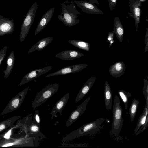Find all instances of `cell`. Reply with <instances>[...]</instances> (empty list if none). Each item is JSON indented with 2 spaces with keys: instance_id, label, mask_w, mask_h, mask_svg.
<instances>
[{
  "instance_id": "cell-8",
  "label": "cell",
  "mask_w": 148,
  "mask_h": 148,
  "mask_svg": "<svg viewBox=\"0 0 148 148\" xmlns=\"http://www.w3.org/2000/svg\"><path fill=\"white\" fill-rule=\"evenodd\" d=\"M90 99L89 97L73 111L70 115L66 123V126L69 127L72 125L85 112L87 105Z\"/></svg>"
},
{
  "instance_id": "cell-30",
  "label": "cell",
  "mask_w": 148,
  "mask_h": 148,
  "mask_svg": "<svg viewBox=\"0 0 148 148\" xmlns=\"http://www.w3.org/2000/svg\"><path fill=\"white\" fill-rule=\"evenodd\" d=\"M114 31L110 32L108 34L107 39L108 41L109 42V48L112 46V44L114 42Z\"/></svg>"
},
{
  "instance_id": "cell-29",
  "label": "cell",
  "mask_w": 148,
  "mask_h": 148,
  "mask_svg": "<svg viewBox=\"0 0 148 148\" xmlns=\"http://www.w3.org/2000/svg\"><path fill=\"white\" fill-rule=\"evenodd\" d=\"M7 48L8 47L5 46L0 50V65L6 56Z\"/></svg>"
},
{
  "instance_id": "cell-22",
  "label": "cell",
  "mask_w": 148,
  "mask_h": 148,
  "mask_svg": "<svg viewBox=\"0 0 148 148\" xmlns=\"http://www.w3.org/2000/svg\"><path fill=\"white\" fill-rule=\"evenodd\" d=\"M14 30V25L12 23L5 22L0 24V36L11 34Z\"/></svg>"
},
{
  "instance_id": "cell-19",
  "label": "cell",
  "mask_w": 148,
  "mask_h": 148,
  "mask_svg": "<svg viewBox=\"0 0 148 148\" xmlns=\"http://www.w3.org/2000/svg\"><path fill=\"white\" fill-rule=\"evenodd\" d=\"M113 26L114 28V33L115 34L117 39L120 42H122L125 32L123 26L118 17H115Z\"/></svg>"
},
{
  "instance_id": "cell-23",
  "label": "cell",
  "mask_w": 148,
  "mask_h": 148,
  "mask_svg": "<svg viewBox=\"0 0 148 148\" xmlns=\"http://www.w3.org/2000/svg\"><path fill=\"white\" fill-rule=\"evenodd\" d=\"M68 42L72 45L81 49L88 51L90 45L88 43L80 40L70 39Z\"/></svg>"
},
{
  "instance_id": "cell-32",
  "label": "cell",
  "mask_w": 148,
  "mask_h": 148,
  "mask_svg": "<svg viewBox=\"0 0 148 148\" xmlns=\"http://www.w3.org/2000/svg\"><path fill=\"white\" fill-rule=\"evenodd\" d=\"M34 123L37 124L40 127V121L38 110L35 111L34 116Z\"/></svg>"
},
{
  "instance_id": "cell-34",
  "label": "cell",
  "mask_w": 148,
  "mask_h": 148,
  "mask_svg": "<svg viewBox=\"0 0 148 148\" xmlns=\"http://www.w3.org/2000/svg\"><path fill=\"white\" fill-rule=\"evenodd\" d=\"M146 31L145 37V52H146L148 51V28H146Z\"/></svg>"
},
{
  "instance_id": "cell-24",
  "label": "cell",
  "mask_w": 148,
  "mask_h": 148,
  "mask_svg": "<svg viewBox=\"0 0 148 148\" xmlns=\"http://www.w3.org/2000/svg\"><path fill=\"white\" fill-rule=\"evenodd\" d=\"M139 104V101L134 98L131 105L129 109L130 117L132 122L133 121L135 118Z\"/></svg>"
},
{
  "instance_id": "cell-7",
  "label": "cell",
  "mask_w": 148,
  "mask_h": 148,
  "mask_svg": "<svg viewBox=\"0 0 148 148\" xmlns=\"http://www.w3.org/2000/svg\"><path fill=\"white\" fill-rule=\"evenodd\" d=\"M129 1L130 11L128 12V15L132 17L134 20L136 33L138 24L140 21L142 2L140 0Z\"/></svg>"
},
{
  "instance_id": "cell-35",
  "label": "cell",
  "mask_w": 148,
  "mask_h": 148,
  "mask_svg": "<svg viewBox=\"0 0 148 148\" xmlns=\"http://www.w3.org/2000/svg\"><path fill=\"white\" fill-rule=\"evenodd\" d=\"M11 130H9L5 134V135L4 136V137L5 138L8 139L10 138L11 134Z\"/></svg>"
},
{
  "instance_id": "cell-27",
  "label": "cell",
  "mask_w": 148,
  "mask_h": 148,
  "mask_svg": "<svg viewBox=\"0 0 148 148\" xmlns=\"http://www.w3.org/2000/svg\"><path fill=\"white\" fill-rule=\"evenodd\" d=\"M29 130L32 133L36 134L42 138H45L46 137L41 132L40 127L36 123H34L29 127Z\"/></svg>"
},
{
  "instance_id": "cell-4",
  "label": "cell",
  "mask_w": 148,
  "mask_h": 148,
  "mask_svg": "<svg viewBox=\"0 0 148 148\" xmlns=\"http://www.w3.org/2000/svg\"><path fill=\"white\" fill-rule=\"evenodd\" d=\"M59 85V84L55 83L49 85L41 90L34 99L32 103L33 108H35L39 106L56 93Z\"/></svg>"
},
{
  "instance_id": "cell-10",
  "label": "cell",
  "mask_w": 148,
  "mask_h": 148,
  "mask_svg": "<svg viewBox=\"0 0 148 148\" xmlns=\"http://www.w3.org/2000/svg\"><path fill=\"white\" fill-rule=\"evenodd\" d=\"M88 66L86 64H77L69 66L63 68L46 76V77L62 75L71 73H78L86 68Z\"/></svg>"
},
{
  "instance_id": "cell-36",
  "label": "cell",
  "mask_w": 148,
  "mask_h": 148,
  "mask_svg": "<svg viewBox=\"0 0 148 148\" xmlns=\"http://www.w3.org/2000/svg\"><path fill=\"white\" fill-rule=\"evenodd\" d=\"M88 2L92 4L96 3L98 5L99 4V3L97 0H88Z\"/></svg>"
},
{
  "instance_id": "cell-9",
  "label": "cell",
  "mask_w": 148,
  "mask_h": 148,
  "mask_svg": "<svg viewBox=\"0 0 148 148\" xmlns=\"http://www.w3.org/2000/svg\"><path fill=\"white\" fill-rule=\"evenodd\" d=\"M53 67L48 66L33 70L27 74L22 79L18 86L26 84L50 71Z\"/></svg>"
},
{
  "instance_id": "cell-31",
  "label": "cell",
  "mask_w": 148,
  "mask_h": 148,
  "mask_svg": "<svg viewBox=\"0 0 148 148\" xmlns=\"http://www.w3.org/2000/svg\"><path fill=\"white\" fill-rule=\"evenodd\" d=\"M148 126V116H147L145 123L141 127V128L135 134L136 136L137 135L140 133L142 132L146 129Z\"/></svg>"
},
{
  "instance_id": "cell-18",
  "label": "cell",
  "mask_w": 148,
  "mask_h": 148,
  "mask_svg": "<svg viewBox=\"0 0 148 148\" xmlns=\"http://www.w3.org/2000/svg\"><path fill=\"white\" fill-rule=\"evenodd\" d=\"M105 104L106 108L108 110L112 109V93L109 84L106 81L104 88Z\"/></svg>"
},
{
  "instance_id": "cell-28",
  "label": "cell",
  "mask_w": 148,
  "mask_h": 148,
  "mask_svg": "<svg viewBox=\"0 0 148 148\" xmlns=\"http://www.w3.org/2000/svg\"><path fill=\"white\" fill-rule=\"evenodd\" d=\"M147 78L146 79L145 78L143 79L144 86L143 90V93L146 100V102H148V81Z\"/></svg>"
},
{
  "instance_id": "cell-11",
  "label": "cell",
  "mask_w": 148,
  "mask_h": 148,
  "mask_svg": "<svg viewBox=\"0 0 148 148\" xmlns=\"http://www.w3.org/2000/svg\"><path fill=\"white\" fill-rule=\"evenodd\" d=\"M77 5L85 13L102 14L103 12L96 5L84 1H74Z\"/></svg>"
},
{
  "instance_id": "cell-6",
  "label": "cell",
  "mask_w": 148,
  "mask_h": 148,
  "mask_svg": "<svg viewBox=\"0 0 148 148\" xmlns=\"http://www.w3.org/2000/svg\"><path fill=\"white\" fill-rule=\"evenodd\" d=\"M29 87L25 88L13 97L5 108L2 115H4L13 111L18 108L22 103L29 89Z\"/></svg>"
},
{
  "instance_id": "cell-14",
  "label": "cell",
  "mask_w": 148,
  "mask_h": 148,
  "mask_svg": "<svg viewBox=\"0 0 148 148\" xmlns=\"http://www.w3.org/2000/svg\"><path fill=\"white\" fill-rule=\"evenodd\" d=\"M126 65L123 61L117 62L112 65L109 69L110 74L115 78L121 77L124 73Z\"/></svg>"
},
{
  "instance_id": "cell-25",
  "label": "cell",
  "mask_w": 148,
  "mask_h": 148,
  "mask_svg": "<svg viewBox=\"0 0 148 148\" xmlns=\"http://www.w3.org/2000/svg\"><path fill=\"white\" fill-rule=\"evenodd\" d=\"M20 116H14L0 123V132L12 126Z\"/></svg>"
},
{
  "instance_id": "cell-21",
  "label": "cell",
  "mask_w": 148,
  "mask_h": 148,
  "mask_svg": "<svg viewBox=\"0 0 148 148\" xmlns=\"http://www.w3.org/2000/svg\"><path fill=\"white\" fill-rule=\"evenodd\" d=\"M148 102H146L144 109L138 119L136 127L134 130V134L138 132L141 127L145 123L148 116Z\"/></svg>"
},
{
  "instance_id": "cell-16",
  "label": "cell",
  "mask_w": 148,
  "mask_h": 148,
  "mask_svg": "<svg viewBox=\"0 0 148 148\" xmlns=\"http://www.w3.org/2000/svg\"><path fill=\"white\" fill-rule=\"evenodd\" d=\"M69 97V93H67L57 102L51 113L53 117L56 116L58 112L61 115H62V112L66 105Z\"/></svg>"
},
{
  "instance_id": "cell-26",
  "label": "cell",
  "mask_w": 148,
  "mask_h": 148,
  "mask_svg": "<svg viewBox=\"0 0 148 148\" xmlns=\"http://www.w3.org/2000/svg\"><path fill=\"white\" fill-rule=\"evenodd\" d=\"M118 93L119 96L124 104L125 109L127 110L128 98L131 96V94L130 92H127L123 90L119 91Z\"/></svg>"
},
{
  "instance_id": "cell-37",
  "label": "cell",
  "mask_w": 148,
  "mask_h": 148,
  "mask_svg": "<svg viewBox=\"0 0 148 148\" xmlns=\"http://www.w3.org/2000/svg\"><path fill=\"white\" fill-rule=\"evenodd\" d=\"M146 0H140V1L142 2H144L146 1Z\"/></svg>"
},
{
  "instance_id": "cell-33",
  "label": "cell",
  "mask_w": 148,
  "mask_h": 148,
  "mask_svg": "<svg viewBox=\"0 0 148 148\" xmlns=\"http://www.w3.org/2000/svg\"><path fill=\"white\" fill-rule=\"evenodd\" d=\"M108 5L111 11H112L116 5L117 0H108Z\"/></svg>"
},
{
  "instance_id": "cell-13",
  "label": "cell",
  "mask_w": 148,
  "mask_h": 148,
  "mask_svg": "<svg viewBox=\"0 0 148 148\" xmlns=\"http://www.w3.org/2000/svg\"><path fill=\"white\" fill-rule=\"evenodd\" d=\"M84 55V54L77 50H68L59 52L55 56L62 60H70L80 58Z\"/></svg>"
},
{
  "instance_id": "cell-2",
  "label": "cell",
  "mask_w": 148,
  "mask_h": 148,
  "mask_svg": "<svg viewBox=\"0 0 148 148\" xmlns=\"http://www.w3.org/2000/svg\"><path fill=\"white\" fill-rule=\"evenodd\" d=\"M105 121L104 118H100L85 124L64 136L62 141L65 142L87 135L94 134L100 130Z\"/></svg>"
},
{
  "instance_id": "cell-15",
  "label": "cell",
  "mask_w": 148,
  "mask_h": 148,
  "mask_svg": "<svg viewBox=\"0 0 148 148\" xmlns=\"http://www.w3.org/2000/svg\"><path fill=\"white\" fill-rule=\"evenodd\" d=\"M96 79V77L93 76L87 81L77 94L75 99V103L80 101L88 93L94 84Z\"/></svg>"
},
{
  "instance_id": "cell-3",
  "label": "cell",
  "mask_w": 148,
  "mask_h": 148,
  "mask_svg": "<svg viewBox=\"0 0 148 148\" xmlns=\"http://www.w3.org/2000/svg\"><path fill=\"white\" fill-rule=\"evenodd\" d=\"M120 104L119 97L115 95L113 102L112 130V134L115 135L119 134L123 126L124 119L122 117L123 110Z\"/></svg>"
},
{
  "instance_id": "cell-17",
  "label": "cell",
  "mask_w": 148,
  "mask_h": 148,
  "mask_svg": "<svg viewBox=\"0 0 148 148\" xmlns=\"http://www.w3.org/2000/svg\"><path fill=\"white\" fill-rule=\"evenodd\" d=\"M53 40V37H47L42 39L34 45L29 50V54L36 50L41 51L45 48Z\"/></svg>"
},
{
  "instance_id": "cell-5",
  "label": "cell",
  "mask_w": 148,
  "mask_h": 148,
  "mask_svg": "<svg viewBox=\"0 0 148 148\" xmlns=\"http://www.w3.org/2000/svg\"><path fill=\"white\" fill-rule=\"evenodd\" d=\"M38 5L35 2L34 3L28 12L22 24L19 35L20 42L24 41L27 36L30 28L32 25Z\"/></svg>"
},
{
  "instance_id": "cell-1",
  "label": "cell",
  "mask_w": 148,
  "mask_h": 148,
  "mask_svg": "<svg viewBox=\"0 0 148 148\" xmlns=\"http://www.w3.org/2000/svg\"><path fill=\"white\" fill-rule=\"evenodd\" d=\"M74 3L73 0L70 2L67 0L60 5L62 12L58 16V18L66 26H73L80 21L78 17V15L81 14L76 8Z\"/></svg>"
},
{
  "instance_id": "cell-20",
  "label": "cell",
  "mask_w": 148,
  "mask_h": 148,
  "mask_svg": "<svg viewBox=\"0 0 148 148\" xmlns=\"http://www.w3.org/2000/svg\"><path fill=\"white\" fill-rule=\"evenodd\" d=\"M15 55L13 51H12L7 58V67L3 71L4 74V77L7 78L11 73L15 62Z\"/></svg>"
},
{
  "instance_id": "cell-12",
  "label": "cell",
  "mask_w": 148,
  "mask_h": 148,
  "mask_svg": "<svg viewBox=\"0 0 148 148\" xmlns=\"http://www.w3.org/2000/svg\"><path fill=\"white\" fill-rule=\"evenodd\" d=\"M55 8H51L46 11L39 22L34 33L35 36L46 26L51 19L53 14Z\"/></svg>"
}]
</instances>
